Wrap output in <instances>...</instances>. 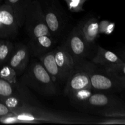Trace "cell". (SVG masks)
I'll list each match as a JSON object with an SVG mask.
<instances>
[{"label": "cell", "instance_id": "8992f818", "mask_svg": "<svg viewBox=\"0 0 125 125\" xmlns=\"http://www.w3.org/2000/svg\"><path fill=\"white\" fill-rule=\"evenodd\" d=\"M82 109L90 111H98V114L106 111L125 109V105L117 98L99 92L93 94L81 107Z\"/></svg>", "mask_w": 125, "mask_h": 125}, {"label": "cell", "instance_id": "e0dca14e", "mask_svg": "<svg viewBox=\"0 0 125 125\" xmlns=\"http://www.w3.org/2000/svg\"><path fill=\"white\" fill-rule=\"evenodd\" d=\"M104 69L122 83L125 89V62L104 68Z\"/></svg>", "mask_w": 125, "mask_h": 125}, {"label": "cell", "instance_id": "6da1fadb", "mask_svg": "<svg viewBox=\"0 0 125 125\" xmlns=\"http://www.w3.org/2000/svg\"><path fill=\"white\" fill-rule=\"evenodd\" d=\"M30 39L32 51L38 57L48 52L55 43L46 25L40 0H34L28 6L24 26Z\"/></svg>", "mask_w": 125, "mask_h": 125}, {"label": "cell", "instance_id": "2e32d148", "mask_svg": "<svg viewBox=\"0 0 125 125\" xmlns=\"http://www.w3.org/2000/svg\"><path fill=\"white\" fill-rule=\"evenodd\" d=\"M92 89H84L76 92L69 97L71 102L75 106L81 107L87 100L94 94Z\"/></svg>", "mask_w": 125, "mask_h": 125}, {"label": "cell", "instance_id": "7c38bea8", "mask_svg": "<svg viewBox=\"0 0 125 125\" xmlns=\"http://www.w3.org/2000/svg\"><path fill=\"white\" fill-rule=\"evenodd\" d=\"M84 40L92 47L100 35V22L96 18H90L78 24Z\"/></svg>", "mask_w": 125, "mask_h": 125}, {"label": "cell", "instance_id": "ba28073f", "mask_svg": "<svg viewBox=\"0 0 125 125\" xmlns=\"http://www.w3.org/2000/svg\"><path fill=\"white\" fill-rule=\"evenodd\" d=\"M54 51L55 60L61 72L63 81H67V78L76 70L74 60L68 52L64 43L54 49Z\"/></svg>", "mask_w": 125, "mask_h": 125}, {"label": "cell", "instance_id": "484cf974", "mask_svg": "<svg viewBox=\"0 0 125 125\" xmlns=\"http://www.w3.org/2000/svg\"><path fill=\"white\" fill-rule=\"evenodd\" d=\"M11 113H12V111L1 101L0 102V117H4Z\"/></svg>", "mask_w": 125, "mask_h": 125}, {"label": "cell", "instance_id": "5b68a950", "mask_svg": "<svg viewBox=\"0 0 125 125\" xmlns=\"http://www.w3.org/2000/svg\"><path fill=\"white\" fill-rule=\"evenodd\" d=\"M64 43L74 60L75 66L85 61L91 51L92 46L84 40L78 25L73 28Z\"/></svg>", "mask_w": 125, "mask_h": 125}, {"label": "cell", "instance_id": "30bf717a", "mask_svg": "<svg viewBox=\"0 0 125 125\" xmlns=\"http://www.w3.org/2000/svg\"><path fill=\"white\" fill-rule=\"evenodd\" d=\"M29 54V47L22 43L17 45L7 62L8 65L12 67L17 74H21L28 68Z\"/></svg>", "mask_w": 125, "mask_h": 125}, {"label": "cell", "instance_id": "5bb4252c", "mask_svg": "<svg viewBox=\"0 0 125 125\" xmlns=\"http://www.w3.org/2000/svg\"><path fill=\"white\" fill-rule=\"evenodd\" d=\"M39 58L40 62L42 63L44 68L46 70L48 73L50 74L54 82L56 83L59 80L63 81V77L57 67L55 60L54 50L49 52H45V54L39 56Z\"/></svg>", "mask_w": 125, "mask_h": 125}, {"label": "cell", "instance_id": "cb8c5ba5", "mask_svg": "<svg viewBox=\"0 0 125 125\" xmlns=\"http://www.w3.org/2000/svg\"><path fill=\"white\" fill-rule=\"evenodd\" d=\"M114 29V24L107 21H103L100 23V34H111Z\"/></svg>", "mask_w": 125, "mask_h": 125}, {"label": "cell", "instance_id": "f1b7e54d", "mask_svg": "<svg viewBox=\"0 0 125 125\" xmlns=\"http://www.w3.org/2000/svg\"><path fill=\"white\" fill-rule=\"evenodd\" d=\"M1 1H2V0H0V2H1Z\"/></svg>", "mask_w": 125, "mask_h": 125}, {"label": "cell", "instance_id": "4316f807", "mask_svg": "<svg viewBox=\"0 0 125 125\" xmlns=\"http://www.w3.org/2000/svg\"><path fill=\"white\" fill-rule=\"evenodd\" d=\"M118 55L121 59L123 61V62H125V49L122 50L121 51H119L118 52Z\"/></svg>", "mask_w": 125, "mask_h": 125}, {"label": "cell", "instance_id": "277c9868", "mask_svg": "<svg viewBox=\"0 0 125 125\" xmlns=\"http://www.w3.org/2000/svg\"><path fill=\"white\" fill-rule=\"evenodd\" d=\"M76 69L81 70L87 73L94 91L113 92L125 90L122 83L109 74L104 69L103 72L97 70L89 62L82 61L76 65Z\"/></svg>", "mask_w": 125, "mask_h": 125}, {"label": "cell", "instance_id": "ac0fdd59", "mask_svg": "<svg viewBox=\"0 0 125 125\" xmlns=\"http://www.w3.org/2000/svg\"><path fill=\"white\" fill-rule=\"evenodd\" d=\"M0 101L3 103L12 111L28 104L26 103L25 101H24V100H23L21 96L17 94L6 97Z\"/></svg>", "mask_w": 125, "mask_h": 125}, {"label": "cell", "instance_id": "7402d4cb", "mask_svg": "<svg viewBox=\"0 0 125 125\" xmlns=\"http://www.w3.org/2000/svg\"><path fill=\"white\" fill-rule=\"evenodd\" d=\"M88 0H65L68 10L72 13L84 11V5Z\"/></svg>", "mask_w": 125, "mask_h": 125}, {"label": "cell", "instance_id": "ffe728a7", "mask_svg": "<svg viewBox=\"0 0 125 125\" xmlns=\"http://www.w3.org/2000/svg\"><path fill=\"white\" fill-rule=\"evenodd\" d=\"M16 85H13L0 78V100L17 94Z\"/></svg>", "mask_w": 125, "mask_h": 125}, {"label": "cell", "instance_id": "4fadbf2b", "mask_svg": "<svg viewBox=\"0 0 125 125\" xmlns=\"http://www.w3.org/2000/svg\"><path fill=\"white\" fill-rule=\"evenodd\" d=\"M44 17L46 25L52 37H57L61 34L63 29V21L59 13L52 7H46L43 9Z\"/></svg>", "mask_w": 125, "mask_h": 125}, {"label": "cell", "instance_id": "83f0119b", "mask_svg": "<svg viewBox=\"0 0 125 125\" xmlns=\"http://www.w3.org/2000/svg\"><path fill=\"white\" fill-rule=\"evenodd\" d=\"M2 41H0V45H1V43H2Z\"/></svg>", "mask_w": 125, "mask_h": 125}, {"label": "cell", "instance_id": "9c48e42d", "mask_svg": "<svg viewBox=\"0 0 125 125\" xmlns=\"http://www.w3.org/2000/svg\"><path fill=\"white\" fill-rule=\"evenodd\" d=\"M84 89H92L89 75L84 71L76 69L67 78L64 89V95L69 98L76 92Z\"/></svg>", "mask_w": 125, "mask_h": 125}, {"label": "cell", "instance_id": "44dd1931", "mask_svg": "<svg viewBox=\"0 0 125 125\" xmlns=\"http://www.w3.org/2000/svg\"><path fill=\"white\" fill-rule=\"evenodd\" d=\"M17 76L15 71L9 65H4L0 70V78L5 79L13 85H17Z\"/></svg>", "mask_w": 125, "mask_h": 125}, {"label": "cell", "instance_id": "d6986e66", "mask_svg": "<svg viewBox=\"0 0 125 125\" xmlns=\"http://www.w3.org/2000/svg\"><path fill=\"white\" fill-rule=\"evenodd\" d=\"M14 49V45L10 41H2L0 45V65L8 62Z\"/></svg>", "mask_w": 125, "mask_h": 125}, {"label": "cell", "instance_id": "7a4b0ae2", "mask_svg": "<svg viewBox=\"0 0 125 125\" xmlns=\"http://www.w3.org/2000/svg\"><path fill=\"white\" fill-rule=\"evenodd\" d=\"M88 119L77 116L52 112L36 106L27 104L12 111V113L0 117V122L12 123H52L60 124H85Z\"/></svg>", "mask_w": 125, "mask_h": 125}, {"label": "cell", "instance_id": "603a6c76", "mask_svg": "<svg viewBox=\"0 0 125 125\" xmlns=\"http://www.w3.org/2000/svg\"><path fill=\"white\" fill-rule=\"evenodd\" d=\"M100 115L109 118H125V109L106 111L102 112Z\"/></svg>", "mask_w": 125, "mask_h": 125}, {"label": "cell", "instance_id": "9a60e30c", "mask_svg": "<svg viewBox=\"0 0 125 125\" xmlns=\"http://www.w3.org/2000/svg\"><path fill=\"white\" fill-rule=\"evenodd\" d=\"M34 0H6L5 3L11 6L19 28L24 26L25 13L28 5Z\"/></svg>", "mask_w": 125, "mask_h": 125}, {"label": "cell", "instance_id": "d4e9b609", "mask_svg": "<svg viewBox=\"0 0 125 125\" xmlns=\"http://www.w3.org/2000/svg\"><path fill=\"white\" fill-rule=\"evenodd\" d=\"M98 124L125 125V118H110V119L105 120L103 122H100V123H98Z\"/></svg>", "mask_w": 125, "mask_h": 125}, {"label": "cell", "instance_id": "52a82bcc", "mask_svg": "<svg viewBox=\"0 0 125 125\" xmlns=\"http://www.w3.org/2000/svg\"><path fill=\"white\" fill-rule=\"evenodd\" d=\"M0 36L9 37L18 32V26L10 6L4 3L0 6Z\"/></svg>", "mask_w": 125, "mask_h": 125}, {"label": "cell", "instance_id": "8fae6325", "mask_svg": "<svg viewBox=\"0 0 125 125\" xmlns=\"http://www.w3.org/2000/svg\"><path fill=\"white\" fill-rule=\"evenodd\" d=\"M92 61L94 64L102 66L104 68H107L124 62L118 55L100 46H98L96 49L95 54L92 59Z\"/></svg>", "mask_w": 125, "mask_h": 125}, {"label": "cell", "instance_id": "3957f363", "mask_svg": "<svg viewBox=\"0 0 125 125\" xmlns=\"http://www.w3.org/2000/svg\"><path fill=\"white\" fill-rule=\"evenodd\" d=\"M21 83L44 96H51L57 92L55 82L40 62L34 61L21 77Z\"/></svg>", "mask_w": 125, "mask_h": 125}]
</instances>
